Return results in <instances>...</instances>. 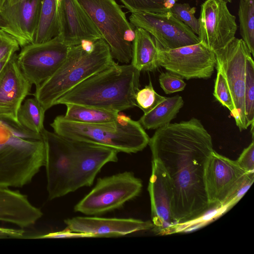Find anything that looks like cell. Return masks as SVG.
Returning a JSON list of instances; mask_svg holds the SVG:
<instances>
[{
  "label": "cell",
  "mask_w": 254,
  "mask_h": 254,
  "mask_svg": "<svg viewBox=\"0 0 254 254\" xmlns=\"http://www.w3.org/2000/svg\"><path fill=\"white\" fill-rule=\"evenodd\" d=\"M214 52L216 65L221 70L232 96L234 106L232 116L240 131L246 129L244 108L246 62L251 54L243 39L235 37Z\"/></svg>",
  "instance_id": "obj_9"
},
{
  "label": "cell",
  "mask_w": 254,
  "mask_h": 254,
  "mask_svg": "<svg viewBox=\"0 0 254 254\" xmlns=\"http://www.w3.org/2000/svg\"><path fill=\"white\" fill-rule=\"evenodd\" d=\"M109 46L114 59L131 62L134 27L115 0H77Z\"/></svg>",
  "instance_id": "obj_6"
},
{
  "label": "cell",
  "mask_w": 254,
  "mask_h": 254,
  "mask_svg": "<svg viewBox=\"0 0 254 254\" xmlns=\"http://www.w3.org/2000/svg\"><path fill=\"white\" fill-rule=\"evenodd\" d=\"M46 160L42 134L0 117V188H22L30 184Z\"/></svg>",
  "instance_id": "obj_3"
},
{
  "label": "cell",
  "mask_w": 254,
  "mask_h": 254,
  "mask_svg": "<svg viewBox=\"0 0 254 254\" xmlns=\"http://www.w3.org/2000/svg\"><path fill=\"white\" fill-rule=\"evenodd\" d=\"M240 32L251 55L254 56V0H240Z\"/></svg>",
  "instance_id": "obj_26"
},
{
  "label": "cell",
  "mask_w": 254,
  "mask_h": 254,
  "mask_svg": "<svg viewBox=\"0 0 254 254\" xmlns=\"http://www.w3.org/2000/svg\"><path fill=\"white\" fill-rule=\"evenodd\" d=\"M60 0H43L38 25L33 43H43L57 36L59 33Z\"/></svg>",
  "instance_id": "obj_23"
},
{
  "label": "cell",
  "mask_w": 254,
  "mask_h": 254,
  "mask_svg": "<svg viewBox=\"0 0 254 254\" xmlns=\"http://www.w3.org/2000/svg\"><path fill=\"white\" fill-rule=\"evenodd\" d=\"M32 84L27 80L14 54L0 73V117L19 123L18 113Z\"/></svg>",
  "instance_id": "obj_20"
},
{
  "label": "cell",
  "mask_w": 254,
  "mask_h": 254,
  "mask_svg": "<svg viewBox=\"0 0 254 254\" xmlns=\"http://www.w3.org/2000/svg\"><path fill=\"white\" fill-rule=\"evenodd\" d=\"M64 222L66 229L86 237H120L153 227L150 221L133 218L77 216L66 219Z\"/></svg>",
  "instance_id": "obj_19"
},
{
  "label": "cell",
  "mask_w": 254,
  "mask_h": 254,
  "mask_svg": "<svg viewBox=\"0 0 254 254\" xmlns=\"http://www.w3.org/2000/svg\"><path fill=\"white\" fill-rule=\"evenodd\" d=\"M239 166L247 173H254V142L251 143L242 152L236 161Z\"/></svg>",
  "instance_id": "obj_33"
},
{
  "label": "cell",
  "mask_w": 254,
  "mask_h": 254,
  "mask_svg": "<svg viewBox=\"0 0 254 254\" xmlns=\"http://www.w3.org/2000/svg\"><path fill=\"white\" fill-rule=\"evenodd\" d=\"M254 180V173H249L242 184L226 201L223 207L231 206L237 202L250 188Z\"/></svg>",
  "instance_id": "obj_35"
},
{
  "label": "cell",
  "mask_w": 254,
  "mask_h": 254,
  "mask_svg": "<svg viewBox=\"0 0 254 254\" xmlns=\"http://www.w3.org/2000/svg\"><path fill=\"white\" fill-rule=\"evenodd\" d=\"M158 58V47L154 38L145 30L135 28L131 64L140 71H153L159 66Z\"/></svg>",
  "instance_id": "obj_21"
},
{
  "label": "cell",
  "mask_w": 254,
  "mask_h": 254,
  "mask_svg": "<svg viewBox=\"0 0 254 254\" xmlns=\"http://www.w3.org/2000/svg\"><path fill=\"white\" fill-rule=\"evenodd\" d=\"M54 132L74 140L95 144L118 152L134 153L148 145L149 137L139 121L119 114L111 122L83 124L57 116L51 124Z\"/></svg>",
  "instance_id": "obj_5"
},
{
  "label": "cell",
  "mask_w": 254,
  "mask_h": 254,
  "mask_svg": "<svg viewBox=\"0 0 254 254\" xmlns=\"http://www.w3.org/2000/svg\"><path fill=\"white\" fill-rule=\"evenodd\" d=\"M58 36L68 47L102 38L97 27L77 0H60Z\"/></svg>",
  "instance_id": "obj_18"
},
{
  "label": "cell",
  "mask_w": 254,
  "mask_h": 254,
  "mask_svg": "<svg viewBox=\"0 0 254 254\" xmlns=\"http://www.w3.org/2000/svg\"><path fill=\"white\" fill-rule=\"evenodd\" d=\"M217 75L215 81L213 95L222 106L226 107L231 115L234 111L232 96L226 80L220 68L216 65Z\"/></svg>",
  "instance_id": "obj_31"
},
{
  "label": "cell",
  "mask_w": 254,
  "mask_h": 254,
  "mask_svg": "<svg viewBox=\"0 0 254 254\" xmlns=\"http://www.w3.org/2000/svg\"><path fill=\"white\" fill-rule=\"evenodd\" d=\"M148 190L151 202L152 223L158 234H168L179 225L172 211L173 192L170 181L161 163L152 159Z\"/></svg>",
  "instance_id": "obj_16"
},
{
  "label": "cell",
  "mask_w": 254,
  "mask_h": 254,
  "mask_svg": "<svg viewBox=\"0 0 254 254\" xmlns=\"http://www.w3.org/2000/svg\"><path fill=\"white\" fill-rule=\"evenodd\" d=\"M131 13H164L170 10L164 6V0H120Z\"/></svg>",
  "instance_id": "obj_29"
},
{
  "label": "cell",
  "mask_w": 254,
  "mask_h": 254,
  "mask_svg": "<svg viewBox=\"0 0 254 254\" xmlns=\"http://www.w3.org/2000/svg\"><path fill=\"white\" fill-rule=\"evenodd\" d=\"M66 111L63 115L66 120L83 124H100L115 121L119 113L105 109L74 104H67Z\"/></svg>",
  "instance_id": "obj_24"
},
{
  "label": "cell",
  "mask_w": 254,
  "mask_h": 254,
  "mask_svg": "<svg viewBox=\"0 0 254 254\" xmlns=\"http://www.w3.org/2000/svg\"><path fill=\"white\" fill-rule=\"evenodd\" d=\"M159 66L183 79H207L216 64L214 51L200 42L173 49H165L156 42Z\"/></svg>",
  "instance_id": "obj_11"
},
{
  "label": "cell",
  "mask_w": 254,
  "mask_h": 254,
  "mask_svg": "<svg viewBox=\"0 0 254 254\" xmlns=\"http://www.w3.org/2000/svg\"><path fill=\"white\" fill-rule=\"evenodd\" d=\"M222 0H206L200 7L198 19L199 42L213 51L227 45L237 30L236 17Z\"/></svg>",
  "instance_id": "obj_13"
},
{
  "label": "cell",
  "mask_w": 254,
  "mask_h": 254,
  "mask_svg": "<svg viewBox=\"0 0 254 254\" xmlns=\"http://www.w3.org/2000/svg\"><path fill=\"white\" fill-rule=\"evenodd\" d=\"M141 180L130 172L99 178L92 190L74 207L75 212L98 215L122 207L141 190Z\"/></svg>",
  "instance_id": "obj_7"
},
{
  "label": "cell",
  "mask_w": 254,
  "mask_h": 254,
  "mask_svg": "<svg viewBox=\"0 0 254 254\" xmlns=\"http://www.w3.org/2000/svg\"><path fill=\"white\" fill-rule=\"evenodd\" d=\"M4 1H5V0H0V8L2 6L3 3L4 2Z\"/></svg>",
  "instance_id": "obj_38"
},
{
  "label": "cell",
  "mask_w": 254,
  "mask_h": 254,
  "mask_svg": "<svg viewBox=\"0 0 254 254\" xmlns=\"http://www.w3.org/2000/svg\"><path fill=\"white\" fill-rule=\"evenodd\" d=\"M68 50V47L57 36L45 42L22 47L17 55V62L25 77L37 87L59 68Z\"/></svg>",
  "instance_id": "obj_10"
},
{
  "label": "cell",
  "mask_w": 254,
  "mask_h": 254,
  "mask_svg": "<svg viewBox=\"0 0 254 254\" xmlns=\"http://www.w3.org/2000/svg\"><path fill=\"white\" fill-rule=\"evenodd\" d=\"M164 1L165 0H164ZM176 1H177L178 0H175Z\"/></svg>",
  "instance_id": "obj_40"
},
{
  "label": "cell",
  "mask_w": 254,
  "mask_h": 254,
  "mask_svg": "<svg viewBox=\"0 0 254 254\" xmlns=\"http://www.w3.org/2000/svg\"><path fill=\"white\" fill-rule=\"evenodd\" d=\"M222 0L225 1L227 3H228V2H232V0Z\"/></svg>",
  "instance_id": "obj_39"
},
{
  "label": "cell",
  "mask_w": 254,
  "mask_h": 254,
  "mask_svg": "<svg viewBox=\"0 0 254 254\" xmlns=\"http://www.w3.org/2000/svg\"><path fill=\"white\" fill-rule=\"evenodd\" d=\"M166 97L158 94L154 89L151 81L143 88L139 89L135 96L136 106L146 114L163 101Z\"/></svg>",
  "instance_id": "obj_28"
},
{
  "label": "cell",
  "mask_w": 254,
  "mask_h": 254,
  "mask_svg": "<svg viewBox=\"0 0 254 254\" xmlns=\"http://www.w3.org/2000/svg\"><path fill=\"white\" fill-rule=\"evenodd\" d=\"M244 108L246 124L248 127L254 121V63L251 55L246 62Z\"/></svg>",
  "instance_id": "obj_27"
},
{
  "label": "cell",
  "mask_w": 254,
  "mask_h": 254,
  "mask_svg": "<svg viewBox=\"0 0 254 254\" xmlns=\"http://www.w3.org/2000/svg\"><path fill=\"white\" fill-rule=\"evenodd\" d=\"M46 145L44 167L48 199L53 200L71 192L70 185L75 161L72 139L44 129L42 132Z\"/></svg>",
  "instance_id": "obj_8"
},
{
  "label": "cell",
  "mask_w": 254,
  "mask_h": 254,
  "mask_svg": "<svg viewBox=\"0 0 254 254\" xmlns=\"http://www.w3.org/2000/svg\"><path fill=\"white\" fill-rule=\"evenodd\" d=\"M75 161L70 191L91 186L102 167L109 162L118 161V153L112 148L74 140Z\"/></svg>",
  "instance_id": "obj_17"
},
{
  "label": "cell",
  "mask_w": 254,
  "mask_h": 254,
  "mask_svg": "<svg viewBox=\"0 0 254 254\" xmlns=\"http://www.w3.org/2000/svg\"><path fill=\"white\" fill-rule=\"evenodd\" d=\"M152 159L158 160L172 186V211L179 225L201 217L211 208L205 183L208 161L214 151L212 137L201 122L169 123L148 143Z\"/></svg>",
  "instance_id": "obj_1"
},
{
  "label": "cell",
  "mask_w": 254,
  "mask_h": 254,
  "mask_svg": "<svg viewBox=\"0 0 254 254\" xmlns=\"http://www.w3.org/2000/svg\"><path fill=\"white\" fill-rule=\"evenodd\" d=\"M25 231L22 228L15 229L0 227V239L26 238Z\"/></svg>",
  "instance_id": "obj_36"
},
{
  "label": "cell",
  "mask_w": 254,
  "mask_h": 254,
  "mask_svg": "<svg viewBox=\"0 0 254 254\" xmlns=\"http://www.w3.org/2000/svg\"><path fill=\"white\" fill-rule=\"evenodd\" d=\"M170 10L175 17L188 26L194 34L198 35L199 22L194 15L195 7L190 6L188 3L176 2Z\"/></svg>",
  "instance_id": "obj_30"
},
{
  "label": "cell",
  "mask_w": 254,
  "mask_h": 254,
  "mask_svg": "<svg viewBox=\"0 0 254 254\" xmlns=\"http://www.w3.org/2000/svg\"><path fill=\"white\" fill-rule=\"evenodd\" d=\"M43 0H5L0 8V32L20 47L33 43Z\"/></svg>",
  "instance_id": "obj_14"
},
{
  "label": "cell",
  "mask_w": 254,
  "mask_h": 254,
  "mask_svg": "<svg viewBox=\"0 0 254 254\" xmlns=\"http://www.w3.org/2000/svg\"><path fill=\"white\" fill-rule=\"evenodd\" d=\"M159 82L161 88L167 94L182 91L186 86L181 76L169 71L160 74Z\"/></svg>",
  "instance_id": "obj_32"
},
{
  "label": "cell",
  "mask_w": 254,
  "mask_h": 254,
  "mask_svg": "<svg viewBox=\"0 0 254 254\" xmlns=\"http://www.w3.org/2000/svg\"><path fill=\"white\" fill-rule=\"evenodd\" d=\"M15 54V53H14ZM14 54H11L10 55H9L7 56L6 58H5L2 61H1L0 62V73L2 71V69L4 67V66L6 65V64L8 63V62L9 61L10 58L12 57L13 55Z\"/></svg>",
  "instance_id": "obj_37"
},
{
  "label": "cell",
  "mask_w": 254,
  "mask_h": 254,
  "mask_svg": "<svg viewBox=\"0 0 254 254\" xmlns=\"http://www.w3.org/2000/svg\"><path fill=\"white\" fill-rule=\"evenodd\" d=\"M183 105V98L179 95L166 97V99L153 110L144 114L138 121L143 128L156 129L170 123L176 118Z\"/></svg>",
  "instance_id": "obj_22"
},
{
  "label": "cell",
  "mask_w": 254,
  "mask_h": 254,
  "mask_svg": "<svg viewBox=\"0 0 254 254\" xmlns=\"http://www.w3.org/2000/svg\"><path fill=\"white\" fill-rule=\"evenodd\" d=\"M19 47L14 39L0 32V62L9 55L16 53Z\"/></svg>",
  "instance_id": "obj_34"
},
{
  "label": "cell",
  "mask_w": 254,
  "mask_h": 254,
  "mask_svg": "<svg viewBox=\"0 0 254 254\" xmlns=\"http://www.w3.org/2000/svg\"><path fill=\"white\" fill-rule=\"evenodd\" d=\"M116 63L103 38L68 47L63 64L49 78L36 87L34 98L47 111L73 87Z\"/></svg>",
  "instance_id": "obj_4"
},
{
  "label": "cell",
  "mask_w": 254,
  "mask_h": 254,
  "mask_svg": "<svg viewBox=\"0 0 254 254\" xmlns=\"http://www.w3.org/2000/svg\"><path fill=\"white\" fill-rule=\"evenodd\" d=\"M236 161L212 152L205 173L206 191L210 206L223 207L247 174Z\"/></svg>",
  "instance_id": "obj_15"
},
{
  "label": "cell",
  "mask_w": 254,
  "mask_h": 254,
  "mask_svg": "<svg viewBox=\"0 0 254 254\" xmlns=\"http://www.w3.org/2000/svg\"><path fill=\"white\" fill-rule=\"evenodd\" d=\"M140 71L131 64H115L91 76L62 95L58 104H74L120 113L136 106Z\"/></svg>",
  "instance_id": "obj_2"
},
{
  "label": "cell",
  "mask_w": 254,
  "mask_h": 254,
  "mask_svg": "<svg viewBox=\"0 0 254 254\" xmlns=\"http://www.w3.org/2000/svg\"><path fill=\"white\" fill-rule=\"evenodd\" d=\"M129 21L149 33L162 48L173 49L199 43L198 36L170 11L131 13Z\"/></svg>",
  "instance_id": "obj_12"
},
{
  "label": "cell",
  "mask_w": 254,
  "mask_h": 254,
  "mask_svg": "<svg viewBox=\"0 0 254 254\" xmlns=\"http://www.w3.org/2000/svg\"><path fill=\"white\" fill-rule=\"evenodd\" d=\"M46 111L35 98H28L22 104L18 113L19 124L25 128L41 134L45 129L44 121Z\"/></svg>",
  "instance_id": "obj_25"
}]
</instances>
